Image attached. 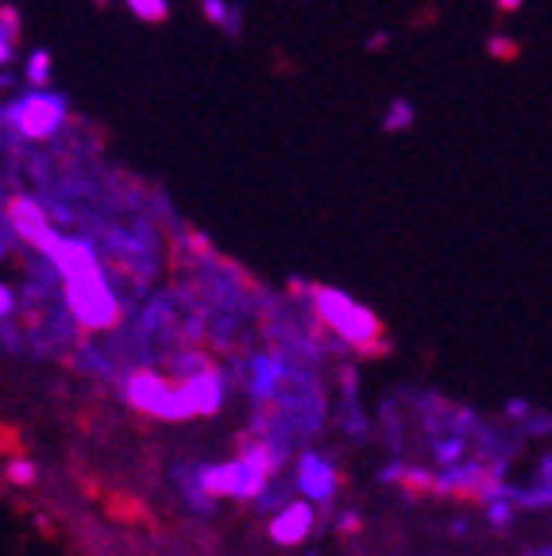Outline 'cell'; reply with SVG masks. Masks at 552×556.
<instances>
[{"mask_svg":"<svg viewBox=\"0 0 552 556\" xmlns=\"http://www.w3.org/2000/svg\"><path fill=\"white\" fill-rule=\"evenodd\" d=\"M313 313H317L321 329L328 337H337L340 348L360 352V356H382L387 352V329L367 305H360L355 298H348L337 287H313L310 290Z\"/></svg>","mask_w":552,"mask_h":556,"instance_id":"obj_1","label":"cell"},{"mask_svg":"<svg viewBox=\"0 0 552 556\" xmlns=\"http://www.w3.org/2000/svg\"><path fill=\"white\" fill-rule=\"evenodd\" d=\"M62 298H66L70 317L78 321L81 332H113L116 325H121V317H124L121 298H116V287L109 282V275H104V270L62 282Z\"/></svg>","mask_w":552,"mask_h":556,"instance_id":"obj_2","label":"cell"},{"mask_svg":"<svg viewBox=\"0 0 552 556\" xmlns=\"http://www.w3.org/2000/svg\"><path fill=\"white\" fill-rule=\"evenodd\" d=\"M121 394L143 417H155V421H190V409L181 402L178 382L171 375L155 371V367H136V371L124 375Z\"/></svg>","mask_w":552,"mask_h":556,"instance_id":"obj_3","label":"cell"},{"mask_svg":"<svg viewBox=\"0 0 552 556\" xmlns=\"http://www.w3.org/2000/svg\"><path fill=\"white\" fill-rule=\"evenodd\" d=\"M0 121H4V131L16 128L24 139H51L66 121V97L39 89V93H27L20 101L4 104Z\"/></svg>","mask_w":552,"mask_h":556,"instance_id":"obj_4","label":"cell"},{"mask_svg":"<svg viewBox=\"0 0 552 556\" xmlns=\"http://www.w3.org/2000/svg\"><path fill=\"white\" fill-rule=\"evenodd\" d=\"M340 486H344V479H340L337 460H328L325 452L310 444L293 456V491H302L305 503H313L317 510H328V518L337 510Z\"/></svg>","mask_w":552,"mask_h":556,"instance_id":"obj_5","label":"cell"},{"mask_svg":"<svg viewBox=\"0 0 552 556\" xmlns=\"http://www.w3.org/2000/svg\"><path fill=\"white\" fill-rule=\"evenodd\" d=\"M290 371L293 364L283 348H267V352H255V356L243 359V367H236V382H243V391L255 406H271L286 391Z\"/></svg>","mask_w":552,"mask_h":556,"instance_id":"obj_6","label":"cell"},{"mask_svg":"<svg viewBox=\"0 0 552 556\" xmlns=\"http://www.w3.org/2000/svg\"><path fill=\"white\" fill-rule=\"evenodd\" d=\"M4 228H12V236L20 232V240L43 260H54L62 248V236L51 228V213L35 198H12L4 205Z\"/></svg>","mask_w":552,"mask_h":556,"instance_id":"obj_7","label":"cell"},{"mask_svg":"<svg viewBox=\"0 0 552 556\" xmlns=\"http://www.w3.org/2000/svg\"><path fill=\"white\" fill-rule=\"evenodd\" d=\"M228 382L233 379H228L221 367L178 382V394H181V402H186V409H190V417H216L221 414L225 402H228Z\"/></svg>","mask_w":552,"mask_h":556,"instance_id":"obj_8","label":"cell"},{"mask_svg":"<svg viewBox=\"0 0 552 556\" xmlns=\"http://www.w3.org/2000/svg\"><path fill=\"white\" fill-rule=\"evenodd\" d=\"M313 530H317V506L305 503V498H293V503L286 506V510H278L267 526L271 541H275L278 548H298L302 541L313 538Z\"/></svg>","mask_w":552,"mask_h":556,"instance_id":"obj_9","label":"cell"},{"mask_svg":"<svg viewBox=\"0 0 552 556\" xmlns=\"http://www.w3.org/2000/svg\"><path fill=\"white\" fill-rule=\"evenodd\" d=\"M174 483H178V498L181 506L193 514V518H213L216 498L205 491V479H201V464H181L174 471Z\"/></svg>","mask_w":552,"mask_h":556,"instance_id":"obj_10","label":"cell"},{"mask_svg":"<svg viewBox=\"0 0 552 556\" xmlns=\"http://www.w3.org/2000/svg\"><path fill=\"white\" fill-rule=\"evenodd\" d=\"M54 270L62 275V282H70V278H86V275H97L101 267V260H97V248L89 240H62L59 255H54Z\"/></svg>","mask_w":552,"mask_h":556,"instance_id":"obj_11","label":"cell"},{"mask_svg":"<svg viewBox=\"0 0 552 556\" xmlns=\"http://www.w3.org/2000/svg\"><path fill=\"white\" fill-rule=\"evenodd\" d=\"M425 452H429V460L440 468H456L472 456V441L467 437H456V433H437L425 441Z\"/></svg>","mask_w":552,"mask_h":556,"instance_id":"obj_12","label":"cell"},{"mask_svg":"<svg viewBox=\"0 0 552 556\" xmlns=\"http://www.w3.org/2000/svg\"><path fill=\"white\" fill-rule=\"evenodd\" d=\"M171 379L174 382H186V379H193V375H205V371H213V356L209 352H201V348H181V352H174L171 359Z\"/></svg>","mask_w":552,"mask_h":556,"instance_id":"obj_13","label":"cell"},{"mask_svg":"<svg viewBox=\"0 0 552 556\" xmlns=\"http://www.w3.org/2000/svg\"><path fill=\"white\" fill-rule=\"evenodd\" d=\"M337 421L344 426V433L352 437V441H363V437H367V417L360 414V399H340Z\"/></svg>","mask_w":552,"mask_h":556,"instance_id":"obj_14","label":"cell"},{"mask_svg":"<svg viewBox=\"0 0 552 556\" xmlns=\"http://www.w3.org/2000/svg\"><path fill=\"white\" fill-rule=\"evenodd\" d=\"M24 78H27V86H32L35 93L51 86V54H47V51H32V54H27Z\"/></svg>","mask_w":552,"mask_h":556,"instance_id":"obj_15","label":"cell"},{"mask_svg":"<svg viewBox=\"0 0 552 556\" xmlns=\"http://www.w3.org/2000/svg\"><path fill=\"white\" fill-rule=\"evenodd\" d=\"M410 124H414V104H410L406 97H394L387 116H382V131H406Z\"/></svg>","mask_w":552,"mask_h":556,"instance_id":"obj_16","label":"cell"},{"mask_svg":"<svg viewBox=\"0 0 552 556\" xmlns=\"http://www.w3.org/2000/svg\"><path fill=\"white\" fill-rule=\"evenodd\" d=\"M16 27H20V16L12 4L0 9V62H12V39H16Z\"/></svg>","mask_w":552,"mask_h":556,"instance_id":"obj_17","label":"cell"},{"mask_svg":"<svg viewBox=\"0 0 552 556\" xmlns=\"http://www.w3.org/2000/svg\"><path fill=\"white\" fill-rule=\"evenodd\" d=\"M333 530H337L340 538H352V533H360V530H363L360 510H355V506H344V510H333Z\"/></svg>","mask_w":552,"mask_h":556,"instance_id":"obj_18","label":"cell"},{"mask_svg":"<svg viewBox=\"0 0 552 556\" xmlns=\"http://www.w3.org/2000/svg\"><path fill=\"white\" fill-rule=\"evenodd\" d=\"M128 9L136 12L139 20H151V24L166 20V0H128Z\"/></svg>","mask_w":552,"mask_h":556,"instance_id":"obj_19","label":"cell"},{"mask_svg":"<svg viewBox=\"0 0 552 556\" xmlns=\"http://www.w3.org/2000/svg\"><path fill=\"white\" fill-rule=\"evenodd\" d=\"M201 12H205V20H213L216 27H225L228 31L236 9H228V0H201Z\"/></svg>","mask_w":552,"mask_h":556,"instance_id":"obj_20","label":"cell"},{"mask_svg":"<svg viewBox=\"0 0 552 556\" xmlns=\"http://www.w3.org/2000/svg\"><path fill=\"white\" fill-rule=\"evenodd\" d=\"M9 483H16V486L35 483V464L27 460V456H16V460H9Z\"/></svg>","mask_w":552,"mask_h":556,"instance_id":"obj_21","label":"cell"},{"mask_svg":"<svg viewBox=\"0 0 552 556\" xmlns=\"http://www.w3.org/2000/svg\"><path fill=\"white\" fill-rule=\"evenodd\" d=\"M0 313H4V325H12V313H16V290L12 287L0 290Z\"/></svg>","mask_w":552,"mask_h":556,"instance_id":"obj_22","label":"cell"},{"mask_svg":"<svg viewBox=\"0 0 552 556\" xmlns=\"http://www.w3.org/2000/svg\"><path fill=\"white\" fill-rule=\"evenodd\" d=\"M506 417H529V406H526V402H510V406H506Z\"/></svg>","mask_w":552,"mask_h":556,"instance_id":"obj_23","label":"cell"},{"mask_svg":"<svg viewBox=\"0 0 552 556\" xmlns=\"http://www.w3.org/2000/svg\"><path fill=\"white\" fill-rule=\"evenodd\" d=\"M387 43H390L387 31H379V35H372V39H367V47H372V51H379V47H387Z\"/></svg>","mask_w":552,"mask_h":556,"instance_id":"obj_24","label":"cell"},{"mask_svg":"<svg viewBox=\"0 0 552 556\" xmlns=\"http://www.w3.org/2000/svg\"><path fill=\"white\" fill-rule=\"evenodd\" d=\"M491 51H499V54H514V51H518V47H514V43H499V39H494Z\"/></svg>","mask_w":552,"mask_h":556,"instance_id":"obj_25","label":"cell"},{"mask_svg":"<svg viewBox=\"0 0 552 556\" xmlns=\"http://www.w3.org/2000/svg\"><path fill=\"white\" fill-rule=\"evenodd\" d=\"M502 12H514V9H522V0H494Z\"/></svg>","mask_w":552,"mask_h":556,"instance_id":"obj_26","label":"cell"},{"mask_svg":"<svg viewBox=\"0 0 552 556\" xmlns=\"http://www.w3.org/2000/svg\"><path fill=\"white\" fill-rule=\"evenodd\" d=\"M526 556H552V545H541V548H529Z\"/></svg>","mask_w":552,"mask_h":556,"instance_id":"obj_27","label":"cell"},{"mask_svg":"<svg viewBox=\"0 0 552 556\" xmlns=\"http://www.w3.org/2000/svg\"><path fill=\"white\" fill-rule=\"evenodd\" d=\"M310 556H317V553H310Z\"/></svg>","mask_w":552,"mask_h":556,"instance_id":"obj_28","label":"cell"}]
</instances>
